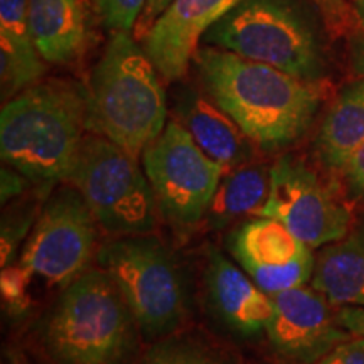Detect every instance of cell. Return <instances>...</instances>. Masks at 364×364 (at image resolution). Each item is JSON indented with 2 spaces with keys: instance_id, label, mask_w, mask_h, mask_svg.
<instances>
[{
  "instance_id": "cell-9",
  "label": "cell",
  "mask_w": 364,
  "mask_h": 364,
  "mask_svg": "<svg viewBox=\"0 0 364 364\" xmlns=\"http://www.w3.org/2000/svg\"><path fill=\"white\" fill-rule=\"evenodd\" d=\"M97 240V220L75 188L49 199L21 255V265L33 279L70 285L86 272Z\"/></svg>"
},
{
  "instance_id": "cell-22",
  "label": "cell",
  "mask_w": 364,
  "mask_h": 364,
  "mask_svg": "<svg viewBox=\"0 0 364 364\" xmlns=\"http://www.w3.org/2000/svg\"><path fill=\"white\" fill-rule=\"evenodd\" d=\"M147 4L149 0H95V11L110 31L130 33Z\"/></svg>"
},
{
  "instance_id": "cell-23",
  "label": "cell",
  "mask_w": 364,
  "mask_h": 364,
  "mask_svg": "<svg viewBox=\"0 0 364 364\" xmlns=\"http://www.w3.org/2000/svg\"><path fill=\"white\" fill-rule=\"evenodd\" d=\"M33 277L21 265L4 267L2 277H0V287H2L4 302L9 312L21 314L29 306V285Z\"/></svg>"
},
{
  "instance_id": "cell-28",
  "label": "cell",
  "mask_w": 364,
  "mask_h": 364,
  "mask_svg": "<svg viewBox=\"0 0 364 364\" xmlns=\"http://www.w3.org/2000/svg\"><path fill=\"white\" fill-rule=\"evenodd\" d=\"M344 172L351 188L358 194H364V144L358 149V152L351 157V161L348 162Z\"/></svg>"
},
{
  "instance_id": "cell-15",
  "label": "cell",
  "mask_w": 364,
  "mask_h": 364,
  "mask_svg": "<svg viewBox=\"0 0 364 364\" xmlns=\"http://www.w3.org/2000/svg\"><path fill=\"white\" fill-rule=\"evenodd\" d=\"M174 113L196 144L226 169L252 157V140L211 98L193 88H181L174 97Z\"/></svg>"
},
{
  "instance_id": "cell-26",
  "label": "cell",
  "mask_w": 364,
  "mask_h": 364,
  "mask_svg": "<svg viewBox=\"0 0 364 364\" xmlns=\"http://www.w3.org/2000/svg\"><path fill=\"white\" fill-rule=\"evenodd\" d=\"M314 2L332 29H343L348 21V9H346L344 0H314Z\"/></svg>"
},
{
  "instance_id": "cell-17",
  "label": "cell",
  "mask_w": 364,
  "mask_h": 364,
  "mask_svg": "<svg viewBox=\"0 0 364 364\" xmlns=\"http://www.w3.org/2000/svg\"><path fill=\"white\" fill-rule=\"evenodd\" d=\"M44 63L29 31L27 0H0V78L2 98L38 85L44 76Z\"/></svg>"
},
{
  "instance_id": "cell-21",
  "label": "cell",
  "mask_w": 364,
  "mask_h": 364,
  "mask_svg": "<svg viewBox=\"0 0 364 364\" xmlns=\"http://www.w3.org/2000/svg\"><path fill=\"white\" fill-rule=\"evenodd\" d=\"M136 364H230V361L199 341L172 338L154 344Z\"/></svg>"
},
{
  "instance_id": "cell-20",
  "label": "cell",
  "mask_w": 364,
  "mask_h": 364,
  "mask_svg": "<svg viewBox=\"0 0 364 364\" xmlns=\"http://www.w3.org/2000/svg\"><path fill=\"white\" fill-rule=\"evenodd\" d=\"M270 191V169L265 166H240L225 174L209 204V221L225 226L241 216L255 215L267 201Z\"/></svg>"
},
{
  "instance_id": "cell-16",
  "label": "cell",
  "mask_w": 364,
  "mask_h": 364,
  "mask_svg": "<svg viewBox=\"0 0 364 364\" xmlns=\"http://www.w3.org/2000/svg\"><path fill=\"white\" fill-rule=\"evenodd\" d=\"M29 31L44 61L70 65L88 43L81 0H27Z\"/></svg>"
},
{
  "instance_id": "cell-18",
  "label": "cell",
  "mask_w": 364,
  "mask_h": 364,
  "mask_svg": "<svg viewBox=\"0 0 364 364\" xmlns=\"http://www.w3.org/2000/svg\"><path fill=\"white\" fill-rule=\"evenodd\" d=\"M312 289L334 306L364 307V226L318 253Z\"/></svg>"
},
{
  "instance_id": "cell-2",
  "label": "cell",
  "mask_w": 364,
  "mask_h": 364,
  "mask_svg": "<svg viewBox=\"0 0 364 364\" xmlns=\"http://www.w3.org/2000/svg\"><path fill=\"white\" fill-rule=\"evenodd\" d=\"M86 129L85 91L65 81H48L7 100L0 112L4 164L36 184L68 181Z\"/></svg>"
},
{
  "instance_id": "cell-14",
  "label": "cell",
  "mask_w": 364,
  "mask_h": 364,
  "mask_svg": "<svg viewBox=\"0 0 364 364\" xmlns=\"http://www.w3.org/2000/svg\"><path fill=\"white\" fill-rule=\"evenodd\" d=\"M206 287L213 311L236 334L257 336L267 329L272 297L243 268L216 250H211L208 258Z\"/></svg>"
},
{
  "instance_id": "cell-19",
  "label": "cell",
  "mask_w": 364,
  "mask_h": 364,
  "mask_svg": "<svg viewBox=\"0 0 364 364\" xmlns=\"http://www.w3.org/2000/svg\"><path fill=\"white\" fill-rule=\"evenodd\" d=\"M364 144V76L341 90L322 122L316 154L326 167L344 171Z\"/></svg>"
},
{
  "instance_id": "cell-3",
  "label": "cell",
  "mask_w": 364,
  "mask_h": 364,
  "mask_svg": "<svg viewBox=\"0 0 364 364\" xmlns=\"http://www.w3.org/2000/svg\"><path fill=\"white\" fill-rule=\"evenodd\" d=\"M147 53L129 33H115L93 68L86 130L139 157L167 125L166 91Z\"/></svg>"
},
{
  "instance_id": "cell-27",
  "label": "cell",
  "mask_w": 364,
  "mask_h": 364,
  "mask_svg": "<svg viewBox=\"0 0 364 364\" xmlns=\"http://www.w3.org/2000/svg\"><path fill=\"white\" fill-rule=\"evenodd\" d=\"M26 181L29 179L12 167H2V181H0V184H2V204L21 196L26 188Z\"/></svg>"
},
{
  "instance_id": "cell-12",
  "label": "cell",
  "mask_w": 364,
  "mask_h": 364,
  "mask_svg": "<svg viewBox=\"0 0 364 364\" xmlns=\"http://www.w3.org/2000/svg\"><path fill=\"white\" fill-rule=\"evenodd\" d=\"M230 248L240 267L270 297L306 285L316 267L311 247L270 218L255 216L240 226Z\"/></svg>"
},
{
  "instance_id": "cell-30",
  "label": "cell",
  "mask_w": 364,
  "mask_h": 364,
  "mask_svg": "<svg viewBox=\"0 0 364 364\" xmlns=\"http://www.w3.org/2000/svg\"><path fill=\"white\" fill-rule=\"evenodd\" d=\"M171 0H149L147 7L144 9L142 16H140V21H139V27H136V36H142V31L144 34L147 33V31L152 27L154 22L161 14L166 11V7L169 6Z\"/></svg>"
},
{
  "instance_id": "cell-29",
  "label": "cell",
  "mask_w": 364,
  "mask_h": 364,
  "mask_svg": "<svg viewBox=\"0 0 364 364\" xmlns=\"http://www.w3.org/2000/svg\"><path fill=\"white\" fill-rule=\"evenodd\" d=\"M338 318L346 331L364 339V307H343Z\"/></svg>"
},
{
  "instance_id": "cell-4",
  "label": "cell",
  "mask_w": 364,
  "mask_h": 364,
  "mask_svg": "<svg viewBox=\"0 0 364 364\" xmlns=\"http://www.w3.org/2000/svg\"><path fill=\"white\" fill-rule=\"evenodd\" d=\"M136 322L105 270H86L65 287L43 327L56 364H129Z\"/></svg>"
},
{
  "instance_id": "cell-32",
  "label": "cell",
  "mask_w": 364,
  "mask_h": 364,
  "mask_svg": "<svg viewBox=\"0 0 364 364\" xmlns=\"http://www.w3.org/2000/svg\"><path fill=\"white\" fill-rule=\"evenodd\" d=\"M354 11H356V16L361 21V24L364 26V0H353Z\"/></svg>"
},
{
  "instance_id": "cell-7",
  "label": "cell",
  "mask_w": 364,
  "mask_h": 364,
  "mask_svg": "<svg viewBox=\"0 0 364 364\" xmlns=\"http://www.w3.org/2000/svg\"><path fill=\"white\" fill-rule=\"evenodd\" d=\"M97 258L144 334L162 338L181 324L186 314L184 287L174 260L157 238L122 236L105 245Z\"/></svg>"
},
{
  "instance_id": "cell-6",
  "label": "cell",
  "mask_w": 364,
  "mask_h": 364,
  "mask_svg": "<svg viewBox=\"0 0 364 364\" xmlns=\"http://www.w3.org/2000/svg\"><path fill=\"white\" fill-rule=\"evenodd\" d=\"M68 182L108 233L144 235L156 226L157 199L147 174L135 156L105 136H85Z\"/></svg>"
},
{
  "instance_id": "cell-31",
  "label": "cell",
  "mask_w": 364,
  "mask_h": 364,
  "mask_svg": "<svg viewBox=\"0 0 364 364\" xmlns=\"http://www.w3.org/2000/svg\"><path fill=\"white\" fill-rule=\"evenodd\" d=\"M351 61L358 75L364 76V36H358L351 43Z\"/></svg>"
},
{
  "instance_id": "cell-1",
  "label": "cell",
  "mask_w": 364,
  "mask_h": 364,
  "mask_svg": "<svg viewBox=\"0 0 364 364\" xmlns=\"http://www.w3.org/2000/svg\"><path fill=\"white\" fill-rule=\"evenodd\" d=\"M193 61L208 97L258 149H285L311 129L322 100L316 83L215 46L198 48Z\"/></svg>"
},
{
  "instance_id": "cell-13",
  "label": "cell",
  "mask_w": 364,
  "mask_h": 364,
  "mask_svg": "<svg viewBox=\"0 0 364 364\" xmlns=\"http://www.w3.org/2000/svg\"><path fill=\"white\" fill-rule=\"evenodd\" d=\"M241 0H171L144 36V51L166 81L188 73L199 41Z\"/></svg>"
},
{
  "instance_id": "cell-11",
  "label": "cell",
  "mask_w": 364,
  "mask_h": 364,
  "mask_svg": "<svg viewBox=\"0 0 364 364\" xmlns=\"http://www.w3.org/2000/svg\"><path fill=\"white\" fill-rule=\"evenodd\" d=\"M265 332L273 351L297 364H316L351 338V332L332 316L327 300L304 285L272 295Z\"/></svg>"
},
{
  "instance_id": "cell-8",
  "label": "cell",
  "mask_w": 364,
  "mask_h": 364,
  "mask_svg": "<svg viewBox=\"0 0 364 364\" xmlns=\"http://www.w3.org/2000/svg\"><path fill=\"white\" fill-rule=\"evenodd\" d=\"M142 157L157 206L167 220L193 226L208 215L228 169L209 157L179 122H167Z\"/></svg>"
},
{
  "instance_id": "cell-5",
  "label": "cell",
  "mask_w": 364,
  "mask_h": 364,
  "mask_svg": "<svg viewBox=\"0 0 364 364\" xmlns=\"http://www.w3.org/2000/svg\"><path fill=\"white\" fill-rule=\"evenodd\" d=\"M203 41L307 83H317L326 75L316 27L294 0H241L209 27Z\"/></svg>"
},
{
  "instance_id": "cell-25",
  "label": "cell",
  "mask_w": 364,
  "mask_h": 364,
  "mask_svg": "<svg viewBox=\"0 0 364 364\" xmlns=\"http://www.w3.org/2000/svg\"><path fill=\"white\" fill-rule=\"evenodd\" d=\"M316 364H364V339L349 338L336 346L331 353L321 358Z\"/></svg>"
},
{
  "instance_id": "cell-10",
  "label": "cell",
  "mask_w": 364,
  "mask_h": 364,
  "mask_svg": "<svg viewBox=\"0 0 364 364\" xmlns=\"http://www.w3.org/2000/svg\"><path fill=\"white\" fill-rule=\"evenodd\" d=\"M253 216L279 221L311 248L343 240L351 226L349 209L306 164L290 156L273 164L268 198Z\"/></svg>"
},
{
  "instance_id": "cell-24",
  "label": "cell",
  "mask_w": 364,
  "mask_h": 364,
  "mask_svg": "<svg viewBox=\"0 0 364 364\" xmlns=\"http://www.w3.org/2000/svg\"><path fill=\"white\" fill-rule=\"evenodd\" d=\"M34 221L33 213H19L16 218H9L2 225V267L12 265L14 258L17 255V248L21 247V241L31 230Z\"/></svg>"
}]
</instances>
